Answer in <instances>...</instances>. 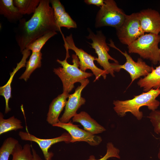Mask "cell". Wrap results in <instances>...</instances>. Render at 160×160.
Listing matches in <instances>:
<instances>
[{"mask_svg":"<svg viewBox=\"0 0 160 160\" xmlns=\"http://www.w3.org/2000/svg\"><path fill=\"white\" fill-rule=\"evenodd\" d=\"M50 0H41L31 18L26 21L22 18L15 29L16 41L22 52L30 43L51 31H57L58 27Z\"/></svg>","mask_w":160,"mask_h":160,"instance_id":"6da1fadb","label":"cell"},{"mask_svg":"<svg viewBox=\"0 0 160 160\" xmlns=\"http://www.w3.org/2000/svg\"><path fill=\"white\" fill-rule=\"evenodd\" d=\"M160 95V89H152L147 92L135 96L131 99L114 100L113 109L120 117L124 116L127 112H130L139 120L143 116V112L140 111V108L146 106L151 111L156 110L160 105V102L156 98Z\"/></svg>","mask_w":160,"mask_h":160,"instance_id":"7a4b0ae2","label":"cell"},{"mask_svg":"<svg viewBox=\"0 0 160 160\" xmlns=\"http://www.w3.org/2000/svg\"><path fill=\"white\" fill-rule=\"evenodd\" d=\"M72 57V65L67 62L68 58L66 57L63 60L57 59V62L62 67L54 68L53 70L55 73L59 77L62 81L63 92L68 93L74 87L75 83L78 82L80 83L84 79L93 76L92 73L83 71L79 68V60L76 55H73Z\"/></svg>","mask_w":160,"mask_h":160,"instance_id":"3957f363","label":"cell"},{"mask_svg":"<svg viewBox=\"0 0 160 160\" xmlns=\"http://www.w3.org/2000/svg\"><path fill=\"white\" fill-rule=\"evenodd\" d=\"M160 35L151 33L144 34L128 45L129 53L139 55L144 59L149 60L154 65L159 63Z\"/></svg>","mask_w":160,"mask_h":160,"instance_id":"277c9868","label":"cell"},{"mask_svg":"<svg viewBox=\"0 0 160 160\" xmlns=\"http://www.w3.org/2000/svg\"><path fill=\"white\" fill-rule=\"evenodd\" d=\"M88 31L89 34L86 37L92 40V42L89 44L95 49L98 55L95 60L108 74L114 77V71H119L117 67L119 63L109 54L110 48L106 43L105 37L101 31H97L95 34L90 29H89Z\"/></svg>","mask_w":160,"mask_h":160,"instance_id":"5b68a950","label":"cell"},{"mask_svg":"<svg viewBox=\"0 0 160 160\" xmlns=\"http://www.w3.org/2000/svg\"><path fill=\"white\" fill-rule=\"evenodd\" d=\"M104 4L98 11L96 15V28L110 26L119 28L124 21L126 15L119 8L113 0H105Z\"/></svg>","mask_w":160,"mask_h":160,"instance_id":"8992f818","label":"cell"},{"mask_svg":"<svg viewBox=\"0 0 160 160\" xmlns=\"http://www.w3.org/2000/svg\"><path fill=\"white\" fill-rule=\"evenodd\" d=\"M63 38L64 42V46L66 52H68L69 49L72 50L74 52L79 58L81 70L85 71L87 69H90L95 76L94 82L98 80L101 76L104 79H106L107 74H108L104 70L98 68L95 65L94 62L95 59V57L76 46L71 34L65 38L63 36Z\"/></svg>","mask_w":160,"mask_h":160,"instance_id":"52a82bcc","label":"cell"},{"mask_svg":"<svg viewBox=\"0 0 160 160\" xmlns=\"http://www.w3.org/2000/svg\"><path fill=\"white\" fill-rule=\"evenodd\" d=\"M116 30L120 42L127 45L144 34L141 26L138 12L126 15L122 25Z\"/></svg>","mask_w":160,"mask_h":160,"instance_id":"ba28073f","label":"cell"},{"mask_svg":"<svg viewBox=\"0 0 160 160\" xmlns=\"http://www.w3.org/2000/svg\"><path fill=\"white\" fill-rule=\"evenodd\" d=\"M108 45L117 49L126 57V62L122 65L119 64L118 67L119 70L124 69L129 73L132 80L131 83L141 76H147L154 69L153 67L147 64L140 58H138L137 61L135 62L126 51L124 52H122L116 47L112 41Z\"/></svg>","mask_w":160,"mask_h":160,"instance_id":"9c48e42d","label":"cell"},{"mask_svg":"<svg viewBox=\"0 0 160 160\" xmlns=\"http://www.w3.org/2000/svg\"><path fill=\"white\" fill-rule=\"evenodd\" d=\"M21 140L35 142L39 146L41 149L45 160H52L54 154L49 150L51 146L56 143L64 142L68 143H71V137L68 132H64L60 136L51 139H41L29 133L28 130L26 132L20 131L18 133Z\"/></svg>","mask_w":160,"mask_h":160,"instance_id":"30bf717a","label":"cell"},{"mask_svg":"<svg viewBox=\"0 0 160 160\" xmlns=\"http://www.w3.org/2000/svg\"><path fill=\"white\" fill-rule=\"evenodd\" d=\"M89 83L88 79L83 80L81 84L75 89L74 92L70 94L65 107L64 112L60 118V121L63 123H67L70 121L76 113V112L81 106L85 104L86 100L81 95L83 89Z\"/></svg>","mask_w":160,"mask_h":160,"instance_id":"8fae6325","label":"cell"},{"mask_svg":"<svg viewBox=\"0 0 160 160\" xmlns=\"http://www.w3.org/2000/svg\"><path fill=\"white\" fill-rule=\"evenodd\" d=\"M52 126L66 130L71 135V143L84 141L91 146H95L99 145L102 141V138L100 136L93 135L79 128L78 125L73 124L71 121L67 123L60 121Z\"/></svg>","mask_w":160,"mask_h":160,"instance_id":"7c38bea8","label":"cell"},{"mask_svg":"<svg viewBox=\"0 0 160 160\" xmlns=\"http://www.w3.org/2000/svg\"><path fill=\"white\" fill-rule=\"evenodd\" d=\"M141 28L145 33L159 35L160 32V14L151 9L141 10L138 12Z\"/></svg>","mask_w":160,"mask_h":160,"instance_id":"4fadbf2b","label":"cell"},{"mask_svg":"<svg viewBox=\"0 0 160 160\" xmlns=\"http://www.w3.org/2000/svg\"><path fill=\"white\" fill-rule=\"evenodd\" d=\"M69 95V93L63 92L52 100L47 115L46 121L48 124L52 126L60 121L59 116L65 107Z\"/></svg>","mask_w":160,"mask_h":160,"instance_id":"5bb4252c","label":"cell"},{"mask_svg":"<svg viewBox=\"0 0 160 160\" xmlns=\"http://www.w3.org/2000/svg\"><path fill=\"white\" fill-rule=\"evenodd\" d=\"M72 121L73 122L79 123L83 127L84 130L94 135H96L106 130L104 127L84 111L77 113L72 118Z\"/></svg>","mask_w":160,"mask_h":160,"instance_id":"9a60e30c","label":"cell"},{"mask_svg":"<svg viewBox=\"0 0 160 160\" xmlns=\"http://www.w3.org/2000/svg\"><path fill=\"white\" fill-rule=\"evenodd\" d=\"M23 55L22 58L20 62L17 64L16 68H14L13 71L10 73V77L7 83L4 86L0 87V95L3 96L5 101V113H8L11 109L9 105V99L11 97V83L13 77L16 73L22 67L25 66V63L27 58L29 55L30 51L25 49L22 52Z\"/></svg>","mask_w":160,"mask_h":160,"instance_id":"2e32d148","label":"cell"},{"mask_svg":"<svg viewBox=\"0 0 160 160\" xmlns=\"http://www.w3.org/2000/svg\"><path fill=\"white\" fill-rule=\"evenodd\" d=\"M0 14L14 23L19 22L23 15L15 5L13 0H0Z\"/></svg>","mask_w":160,"mask_h":160,"instance_id":"e0dca14e","label":"cell"},{"mask_svg":"<svg viewBox=\"0 0 160 160\" xmlns=\"http://www.w3.org/2000/svg\"><path fill=\"white\" fill-rule=\"evenodd\" d=\"M137 84L143 91L147 92L152 89H160V65L143 78H141Z\"/></svg>","mask_w":160,"mask_h":160,"instance_id":"ac0fdd59","label":"cell"},{"mask_svg":"<svg viewBox=\"0 0 160 160\" xmlns=\"http://www.w3.org/2000/svg\"><path fill=\"white\" fill-rule=\"evenodd\" d=\"M42 56L41 51L32 52L29 60L26 63L25 70L19 79H23L26 81L33 72L36 68L41 66Z\"/></svg>","mask_w":160,"mask_h":160,"instance_id":"d6986e66","label":"cell"},{"mask_svg":"<svg viewBox=\"0 0 160 160\" xmlns=\"http://www.w3.org/2000/svg\"><path fill=\"white\" fill-rule=\"evenodd\" d=\"M23 128L20 120L15 118L14 116L7 119H5L2 113L0 112V135L10 131L22 129Z\"/></svg>","mask_w":160,"mask_h":160,"instance_id":"ffe728a7","label":"cell"},{"mask_svg":"<svg viewBox=\"0 0 160 160\" xmlns=\"http://www.w3.org/2000/svg\"><path fill=\"white\" fill-rule=\"evenodd\" d=\"M12 155V160H34L31 145L29 144H26L22 147L19 143H18L14 148Z\"/></svg>","mask_w":160,"mask_h":160,"instance_id":"44dd1931","label":"cell"},{"mask_svg":"<svg viewBox=\"0 0 160 160\" xmlns=\"http://www.w3.org/2000/svg\"><path fill=\"white\" fill-rule=\"evenodd\" d=\"M41 0H14L15 5L23 15L34 13Z\"/></svg>","mask_w":160,"mask_h":160,"instance_id":"7402d4cb","label":"cell"},{"mask_svg":"<svg viewBox=\"0 0 160 160\" xmlns=\"http://www.w3.org/2000/svg\"><path fill=\"white\" fill-rule=\"evenodd\" d=\"M18 143V140L12 137L6 139L0 148V160H9L10 155Z\"/></svg>","mask_w":160,"mask_h":160,"instance_id":"603a6c76","label":"cell"},{"mask_svg":"<svg viewBox=\"0 0 160 160\" xmlns=\"http://www.w3.org/2000/svg\"><path fill=\"white\" fill-rule=\"evenodd\" d=\"M57 34L56 31L49 32L29 44L26 47V49L33 52H41V49L48 40Z\"/></svg>","mask_w":160,"mask_h":160,"instance_id":"cb8c5ba5","label":"cell"},{"mask_svg":"<svg viewBox=\"0 0 160 160\" xmlns=\"http://www.w3.org/2000/svg\"><path fill=\"white\" fill-rule=\"evenodd\" d=\"M106 153L105 155L100 159H96L95 156L92 155L85 160H107L110 158L114 157L120 159V156L119 149L115 147L111 142H108L106 145Z\"/></svg>","mask_w":160,"mask_h":160,"instance_id":"d4e9b609","label":"cell"},{"mask_svg":"<svg viewBox=\"0 0 160 160\" xmlns=\"http://www.w3.org/2000/svg\"><path fill=\"white\" fill-rule=\"evenodd\" d=\"M58 27L60 29L64 27L68 29L77 28V25L69 14L65 12L55 20Z\"/></svg>","mask_w":160,"mask_h":160,"instance_id":"484cf974","label":"cell"},{"mask_svg":"<svg viewBox=\"0 0 160 160\" xmlns=\"http://www.w3.org/2000/svg\"><path fill=\"white\" fill-rule=\"evenodd\" d=\"M151 123L154 127V131L155 133H160V110H155L151 111L147 116Z\"/></svg>","mask_w":160,"mask_h":160,"instance_id":"4316f807","label":"cell"},{"mask_svg":"<svg viewBox=\"0 0 160 160\" xmlns=\"http://www.w3.org/2000/svg\"><path fill=\"white\" fill-rule=\"evenodd\" d=\"M50 3L52 5L55 20L66 12L64 6L59 0H51Z\"/></svg>","mask_w":160,"mask_h":160,"instance_id":"83f0119b","label":"cell"},{"mask_svg":"<svg viewBox=\"0 0 160 160\" xmlns=\"http://www.w3.org/2000/svg\"><path fill=\"white\" fill-rule=\"evenodd\" d=\"M84 2L88 4H93L100 7L103 6L104 4L103 0H85Z\"/></svg>","mask_w":160,"mask_h":160,"instance_id":"f1b7e54d","label":"cell"},{"mask_svg":"<svg viewBox=\"0 0 160 160\" xmlns=\"http://www.w3.org/2000/svg\"><path fill=\"white\" fill-rule=\"evenodd\" d=\"M31 149L32 153L33 156L34 160H43L37 154L35 149L32 147V145Z\"/></svg>","mask_w":160,"mask_h":160,"instance_id":"f546056e","label":"cell"},{"mask_svg":"<svg viewBox=\"0 0 160 160\" xmlns=\"http://www.w3.org/2000/svg\"><path fill=\"white\" fill-rule=\"evenodd\" d=\"M158 157L159 159L160 160V147L159 150V151L158 154Z\"/></svg>","mask_w":160,"mask_h":160,"instance_id":"4dcf8cb0","label":"cell"},{"mask_svg":"<svg viewBox=\"0 0 160 160\" xmlns=\"http://www.w3.org/2000/svg\"><path fill=\"white\" fill-rule=\"evenodd\" d=\"M159 63H160V58H159Z\"/></svg>","mask_w":160,"mask_h":160,"instance_id":"1f68e13d","label":"cell"}]
</instances>
